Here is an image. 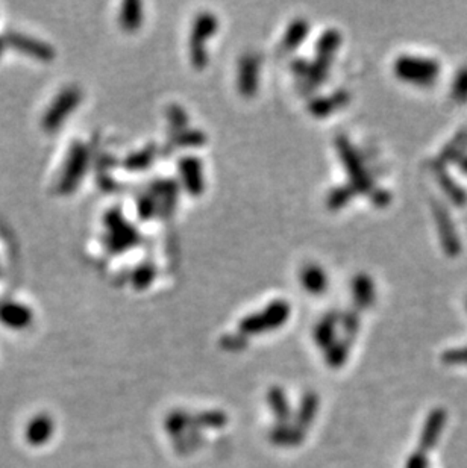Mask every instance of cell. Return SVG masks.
<instances>
[{
	"mask_svg": "<svg viewBox=\"0 0 467 468\" xmlns=\"http://www.w3.org/2000/svg\"><path fill=\"white\" fill-rule=\"evenodd\" d=\"M395 73L399 79L405 82L416 83V85H429L440 74V65L434 60L404 55L396 60Z\"/></svg>",
	"mask_w": 467,
	"mask_h": 468,
	"instance_id": "obj_1",
	"label": "cell"
},
{
	"mask_svg": "<svg viewBox=\"0 0 467 468\" xmlns=\"http://www.w3.org/2000/svg\"><path fill=\"white\" fill-rule=\"evenodd\" d=\"M88 147L81 142L73 143L58 181V190L61 194H70L79 185L88 167Z\"/></svg>",
	"mask_w": 467,
	"mask_h": 468,
	"instance_id": "obj_2",
	"label": "cell"
},
{
	"mask_svg": "<svg viewBox=\"0 0 467 468\" xmlns=\"http://www.w3.org/2000/svg\"><path fill=\"white\" fill-rule=\"evenodd\" d=\"M82 100V91L79 87L70 85L64 88L60 95L53 99L48 111L43 116V128L46 130H57L72 112L78 108Z\"/></svg>",
	"mask_w": 467,
	"mask_h": 468,
	"instance_id": "obj_3",
	"label": "cell"
},
{
	"mask_svg": "<svg viewBox=\"0 0 467 468\" xmlns=\"http://www.w3.org/2000/svg\"><path fill=\"white\" fill-rule=\"evenodd\" d=\"M337 151L340 155L341 163L346 167V172L351 177V184L355 191H373V182L366 167L363 164V159L355 151L349 139L346 137L337 138Z\"/></svg>",
	"mask_w": 467,
	"mask_h": 468,
	"instance_id": "obj_4",
	"label": "cell"
},
{
	"mask_svg": "<svg viewBox=\"0 0 467 468\" xmlns=\"http://www.w3.org/2000/svg\"><path fill=\"white\" fill-rule=\"evenodd\" d=\"M217 29V17L211 11H202L196 15L193 27H191V39H190V56L191 62L196 67H202L207 64V50H205V41L208 36Z\"/></svg>",
	"mask_w": 467,
	"mask_h": 468,
	"instance_id": "obj_5",
	"label": "cell"
},
{
	"mask_svg": "<svg viewBox=\"0 0 467 468\" xmlns=\"http://www.w3.org/2000/svg\"><path fill=\"white\" fill-rule=\"evenodd\" d=\"M433 214L438 229V237L442 240V247L446 252V255L451 258L459 256L461 252V245L449 211L445 208L443 203L433 202Z\"/></svg>",
	"mask_w": 467,
	"mask_h": 468,
	"instance_id": "obj_6",
	"label": "cell"
},
{
	"mask_svg": "<svg viewBox=\"0 0 467 468\" xmlns=\"http://www.w3.org/2000/svg\"><path fill=\"white\" fill-rule=\"evenodd\" d=\"M4 36L9 49L20 52L22 55L29 56V58L41 62H50L55 58V50L52 46L41 40L32 39V36L23 35L20 32H8Z\"/></svg>",
	"mask_w": 467,
	"mask_h": 468,
	"instance_id": "obj_7",
	"label": "cell"
},
{
	"mask_svg": "<svg viewBox=\"0 0 467 468\" xmlns=\"http://www.w3.org/2000/svg\"><path fill=\"white\" fill-rule=\"evenodd\" d=\"M105 223L108 228L107 245L111 250H123L135 245V241L138 240V233L129 223H126V220L120 217L117 211H109Z\"/></svg>",
	"mask_w": 467,
	"mask_h": 468,
	"instance_id": "obj_8",
	"label": "cell"
},
{
	"mask_svg": "<svg viewBox=\"0 0 467 468\" xmlns=\"http://www.w3.org/2000/svg\"><path fill=\"white\" fill-rule=\"evenodd\" d=\"M34 322V312L22 302H4L0 305V323L11 331H25Z\"/></svg>",
	"mask_w": 467,
	"mask_h": 468,
	"instance_id": "obj_9",
	"label": "cell"
},
{
	"mask_svg": "<svg viewBox=\"0 0 467 468\" xmlns=\"http://www.w3.org/2000/svg\"><path fill=\"white\" fill-rule=\"evenodd\" d=\"M55 423L48 414H39L29 420L25 427V439L32 447L44 446L53 435Z\"/></svg>",
	"mask_w": 467,
	"mask_h": 468,
	"instance_id": "obj_10",
	"label": "cell"
},
{
	"mask_svg": "<svg viewBox=\"0 0 467 468\" xmlns=\"http://www.w3.org/2000/svg\"><path fill=\"white\" fill-rule=\"evenodd\" d=\"M180 174L184 182V186L191 194H199L203 190V168L199 158L184 156L180 161Z\"/></svg>",
	"mask_w": 467,
	"mask_h": 468,
	"instance_id": "obj_11",
	"label": "cell"
},
{
	"mask_svg": "<svg viewBox=\"0 0 467 468\" xmlns=\"http://www.w3.org/2000/svg\"><path fill=\"white\" fill-rule=\"evenodd\" d=\"M446 425V413L445 409H434L429 417L426 418L425 427L422 430V436H420V447L422 450H431L437 444L438 438H440L443 429Z\"/></svg>",
	"mask_w": 467,
	"mask_h": 468,
	"instance_id": "obj_12",
	"label": "cell"
},
{
	"mask_svg": "<svg viewBox=\"0 0 467 468\" xmlns=\"http://www.w3.org/2000/svg\"><path fill=\"white\" fill-rule=\"evenodd\" d=\"M258 60L255 55H245L238 67V88L243 95H252L257 88L258 81Z\"/></svg>",
	"mask_w": 467,
	"mask_h": 468,
	"instance_id": "obj_13",
	"label": "cell"
},
{
	"mask_svg": "<svg viewBox=\"0 0 467 468\" xmlns=\"http://www.w3.org/2000/svg\"><path fill=\"white\" fill-rule=\"evenodd\" d=\"M433 172L437 177L438 184L442 185L443 191L446 193L447 198H449L455 205L459 207H463V205L467 202V193L461 188V186L454 181V177L446 172V168L440 163H434L433 164Z\"/></svg>",
	"mask_w": 467,
	"mask_h": 468,
	"instance_id": "obj_14",
	"label": "cell"
},
{
	"mask_svg": "<svg viewBox=\"0 0 467 468\" xmlns=\"http://www.w3.org/2000/svg\"><path fill=\"white\" fill-rule=\"evenodd\" d=\"M301 282L308 291L323 293V289L328 285V276L319 264L310 262L301 270Z\"/></svg>",
	"mask_w": 467,
	"mask_h": 468,
	"instance_id": "obj_15",
	"label": "cell"
},
{
	"mask_svg": "<svg viewBox=\"0 0 467 468\" xmlns=\"http://www.w3.org/2000/svg\"><path fill=\"white\" fill-rule=\"evenodd\" d=\"M352 294L360 306H370L375 301V285L372 277L366 273L353 276Z\"/></svg>",
	"mask_w": 467,
	"mask_h": 468,
	"instance_id": "obj_16",
	"label": "cell"
},
{
	"mask_svg": "<svg viewBox=\"0 0 467 468\" xmlns=\"http://www.w3.org/2000/svg\"><path fill=\"white\" fill-rule=\"evenodd\" d=\"M349 100V92L346 90L335 91L331 96L317 97L310 104V111L316 116H326L337 106H341Z\"/></svg>",
	"mask_w": 467,
	"mask_h": 468,
	"instance_id": "obj_17",
	"label": "cell"
},
{
	"mask_svg": "<svg viewBox=\"0 0 467 468\" xmlns=\"http://www.w3.org/2000/svg\"><path fill=\"white\" fill-rule=\"evenodd\" d=\"M466 151H467V129H463L454 137L452 142L446 144V147L442 151L437 161L443 165L446 163L460 161V159L464 156Z\"/></svg>",
	"mask_w": 467,
	"mask_h": 468,
	"instance_id": "obj_18",
	"label": "cell"
},
{
	"mask_svg": "<svg viewBox=\"0 0 467 468\" xmlns=\"http://www.w3.org/2000/svg\"><path fill=\"white\" fill-rule=\"evenodd\" d=\"M340 40H341V35L337 29H334V27H328V29L323 31V34L319 36V40H317L316 43L317 58L330 61L332 58L334 52L337 50Z\"/></svg>",
	"mask_w": 467,
	"mask_h": 468,
	"instance_id": "obj_19",
	"label": "cell"
},
{
	"mask_svg": "<svg viewBox=\"0 0 467 468\" xmlns=\"http://www.w3.org/2000/svg\"><path fill=\"white\" fill-rule=\"evenodd\" d=\"M143 20V8L137 0H128L120 8V25L128 31L137 29Z\"/></svg>",
	"mask_w": 467,
	"mask_h": 468,
	"instance_id": "obj_20",
	"label": "cell"
},
{
	"mask_svg": "<svg viewBox=\"0 0 467 468\" xmlns=\"http://www.w3.org/2000/svg\"><path fill=\"white\" fill-rule=\"evenodd\" d=\"M308 31H310V25H308L305 18H295L285 29V34L283 36V46L288 50L296 48V46L305 39Z\"/></svg>",
	"mask_w": 467,
	"mask_h": 468,
	"instance_id": "obj_21",
	"label": "cell"
},
{
	"mask_svg": "<svg viewBox=\"0 0 467 468\" xmlns=\"http://www.w3.org/2000/svg\"><path fill=\"white\" fill-rule=\"evenodd\" d=\"M353 186L352 185H341L334 188L328 198H326V203H328L330 208H340L344 203H348L349 199L353 195Z\"/></svg>",
	"mask_w": 467,
	"mask_h": 468,
	"instance_id": "obj_22",
	"label": "cell"
},
{
	"mask_svg": "<svg viewBox=\"0 0 467 468\" xmlns=\"http://www.w3.org/2000/svg\"><path fill=\"white\" fill-rule=\"evenodd\" d=\"M452 99L459 104H466L467 102V67L461 69L456 74L452 85Z\"/></svg>",
	"mask_w": 467,
	"mask_h": 468,
	"instance_id": "obj_23",
	"label": "cell"
},
{
	"mask_svg": "<svg viewBox=\"0 0 467 468\" xmlns=\"http://www.w3.org/2000/svg\"><path fill=\"white\" fill-rule=\"evenodd\" d=\"M154 276H155L154 266L152 264H142L134 270L133 282L138 287H143V285L151 284V280L154 279Z\"/></svg>",
	"mask_w": 467,
	"mask_h": 468,
	"instance_id": "obj_24",
	"label": "cell"
},
{
	"mask_svg": "<svg viewBox=\"0 0 467 468\" xmlns=\"http://www.w3.org/2000/svg\"><path fill=\"white\" fill-rule=\"evenodd\" d=\"M442 359L449 365H467V347L447 350L443 353Z\"/></svg>",
	"mask_w": 467,
	"mask_h": 468,
	"instance_id": "obj_25",
	"label": "cell"
},
{
	"mask_svg": "<svg viewBox=\"0 0 467 468\" xmlns=\"http://www.w3.org/2000/svg\"><path fill=\"white\" fill-rule=\"evenodd\" d=\"M152 158H154L152 149H144V151H142V152H134V153H130V155L128 156L126 165H128L129 168L142 167V163H143V164L151 163V161H152Z\"/></svg>",
	"mask_w": 467,
	"mask_h": 468,
	"instance_id": "obj_26",
	"label": "cell"
},
{
	"mask_svg": "<svg viewBox=\"0 0 467 468\" xmlns=\"http://www.w3.org/2000/svg\"><path fill=\"white\" fill-rule=\"evenodd\" d=\"M169 120L170 123L175 126H184L187 121V112L177 105H170L169 108Z\"/></svg>",
	"mask_w": 467,
	"mask_h": 468,
	"instance_id": "obj_27",
	"label": "cell"
},
{
	"mask_svg": "<svg viewBox=\"0 0 467 468\" xmlns=\"http://www.w3.org/2000/svg\"><path fill=\"white\" fill-rule=\"evenodd\" d=\"M407 468H429V464L424 455H414L410 457Z\"/></svg>",
	"mask_w": 467,
	"mask_h": 468,
	"instance_id": "obj_28",
	"label": "cell"
},
{
	"mask_svg": "<svg viewBox=\"0 0 467 468\" xmlns=\"http://www.w3.org/2000/svg\"><path fill=\"white\" fill-rule=\"evenodd\" d=\"M6 49H8V44H6L5 36H0V56H2L5 53Z\"/></svg>",
	"mask_w": 467,
	"mask_h": 468,
	"instance_id": "obj_29",
	"label": "cell"
},
{
	"mask_svg": "<svg viewBox=\"0 0 467 468\" xmlns=\"http://www.w3.org/2000/svg\"><path fill=\"white\" fill-rule=\"evenodd\" d=\"M459 164H460V168H461V172L467 174V156H466V155H464V156H463V158L460 159V161H459Z\"/></svg>",
	"mask_w": 467,
	"mask_h": 468,
	"instance_id": "obj_30",
	"label": "cell"
}]
</instances>
